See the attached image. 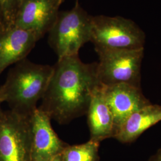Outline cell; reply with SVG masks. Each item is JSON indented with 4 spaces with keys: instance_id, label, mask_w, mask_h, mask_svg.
Here are the masks:
<instances>
[{
    "instance_id": "3",
    "label": "cell",
    "mask_w": 161,
    "mask_h": 161,
    "mask_svg": "<svg viewBox=\"0 0 161 161\" xmlns=\"http://www.w3.org/2000/svg\"><path fill=\"white\" fill-rule=\"evenodd\" d=\"M92 16L78 0L71 10L59 12L48 31V43L58 59L79 55L80 48L91 41Z\"/></svg>"
},
{
    "instance_id": "4",
    "label": "cell",
    "mask_w": 161,
    "mask_h": 161,
    "mask_svg": "<svg viewBox=\"0 0 161 161\" xmlns=\"http://www.w3.org/2000/svg\"><path fill=\"white\" fill-rule=\"evenodd\" d=\"M144 32L131 20L120 16H92L91 41L95 50L144 48Z\"/></svg>"
},
{
    "instance_id": "16",
    "label": "cell",
    "mask_w": 161,
    "mask_h": 161,
    "mask_svg": "<svg viewBox=\"0 0 161 161\" xmlns=\"http://www.w3.org/2000/svg\"><path fill=\"white\" fill-rule=\"evenodd\" d=\"M149 161H161V148L158 150L155 155L152 156Z\"/></svg>"
},
{
    "instance_id": "15",
    "label": "cell",
    "mask_w": 161,
    "mask_h": 161,
    "mask_svg": "<svg viewBox=\"0 0 161 161\" xmlns=\"http://www.w3.org/2000/svg\"><path fill=\"white\" fill-rule=\"evenodd\" d=\"M7 29V26L6 22V20L3 12L2 11L1 7L0 6V34L4 32Z\"/></svg>"
},
{
    "instance_id": "12",
    "label": "cell",
    "mask_w": 161,
    "mask_h": 161,
    "mask_svg": "<svg viewBox=\"0 0 161 161\" xmlns=\"http://www.w3.org/2000/svg\"><path fill=\"white\" fill-rule=\"evenodd\" d=\"M161 121V105L150 103L130 115L114 138L122 143H131L147 130Z\"/></svg>"
},
{
    "instance_id": "1",
    "label": "cell",
    "mask_w": 161,
    "mask_h": 161,
    "mask_svg": "<svg viewBox=\"0 0 161 161\" xmlns=\"http://www.w3.org/2000/svg\"><path fill=\"white\" fill-rule=\"evenodd\" d=\"M38 107L60 124L86 115L93 92L100 82L97 63L85 64L79 55L58 59Z\"/></svg>"
},
{
    "instance_id": "9",
    "label": "cell",
    "mask_w": 161,
    "mask_h": 161,
    "mask_svg": "<svg viewBox=\"0 0 161 161\" xmlns=\"http://www.w3.org/2000/svg\"><path fill=\"white\" fill-rule=\"evenodd\" d=\"M102 87L104 97L114 116L115 136L130 115L151 103L144 97L140 87L126 84L102 85Z\"/></svg>"
},
{
    "instance_id": "11",
    "label": "cell",
    "mask_w": 161,
    "mask_h": 161,
    "mask_svg": "<svg viewBox=\"0 0 161 161\" xmlns=\"http://www.w3.org/2000/svg\"><path fill=\"white\" fill-rule=\"evenodd\" d=\"M86 115L90 134V140L100 143L107 138H114V119L101 84L93 92Z\"/></svg>"
},
{
    "instance_id": "18",
    "label": "cell",
    "mask_w": 161,
    "mask_h": 161,
    "mask_svg": "<svg viewBox=\"0 0 161 161\" xmlns=\"http://www.w3.org/2000/svg\"><path fill=\"white\" fill-rule=\"evenodd\" d=\"M2 103V102H1V100H0V113H1V104Z\"/></svg>"
},
{
    "instance_id": "14",
    "label": "cell",
    "mask_w": 161,
    "mask_h": 161,
    "mask_svg": "<svg viewBox=\"0 0 161 161\" xmlns=\"http://www.w3.org/2000/svg\"><path fill=\"white\" fill-rule=\"evenodd\" d=\"M20 0H0V6L3 12L7 28L13 27L17 13Z\"/></svg>"
},
{
    "instance_id": "10",
    "label": "cell",
    "mask_w": 161,
    "mask_h": 161,
    "mask_svg": "<svg viewBox=\"0 0 161 161\" xmlns=\"http://www.w3.org/2000/svg\"><path fill=\"white\" fill-rule=\"evenodd\" d=\"M39 38L34 32L16 26L0 34V75L11 65L26 58Z\"/></svg>"
},
{
    "instance_id": "7",
    "label": "cell",
    "mask_w": 161,
    "mask_h": 161,
    "mask_svg": "<svg viewBox=\"0 0 161 161\" xmlns=\"http://www.w3.org/2000/svg\"><path fill=\"white\" fill-rule=\"evenodd\" d=\"M64 0H20L13 26L31 31L41 39L54 23Z\"/></svg>"
},
{
    "instance_id": "8",
    "label": "cell",
    "mask_w": 161,
    "mask_h": 161,
    "mask_svg": "<svg viewBox=\"0 0 161 161\" xmlns=\"http://www.w3.org/2000/svg\"><path fill=\"white\" fill-rule=\"evenodd\" d=\"M51 120L39 108L31 115V161L49 160L60 155L66 146L53 130Z\"/></svg>"
},
{
    "instance_id": "5",
    "label": "cell",
    "mask_w": 161,
    "mask_h": 161,
    "mask_svg": "<svg viewBox=\"0 0 161 161\" xmlns=\"http://www.w3.org/2000/svg\"><path fill=\"white\" fill-rule=\"evenodd\" d=\"M97 75L100 84H126L140 87L144 48L97 50Z\"/></svg>"
},
{
    "instance_id": "13",
    "label": "cell",
    "mask_w": 161,
    "mask_h": 161,
    "mask_svg": "<svg viewBox=\"0 0 161 161\" xmlns=\"http://www.w3.org/2000/svg\"><path fill=\"white\" fill-rule=\"evenodd\" d=\"M100 143L90 140L86 143L68 145L61 153L62 161H99Z\"/></svg>"
},
{
    "instance_id": "2",
    "label": "cell",
    "mask_w": 161,
    "mask_h": 161,
    "mask_svg": "<svg viewBox=\"0 0 161 161\" xmlns=\"http://www.w3.org/2000/svg\"><path fill=\"white\" fill-rule=\"evenodd\" d=\"M53 66L35 64L25 58L14 64L0 86V100L18 114L31 116L43 97Z\"/></svg>"
},
{
    "instance_id": "17",
    "label": "cell",
    "mask_w": 161,
    "mask_h": 161,
    "mask_svg": "<svg viewBox=\"0 0 161 161\" xmlns=\"http://www.w3.org/2000/svg\"><path fill=\"white\" fill-rule=\"evenodd\" d=\"M46 161H62V158H61V153L58 155L56 156L52 159L47 160Z\"/></svg>"
},
{
    "instance_id": "6",
    "label": "cell",
    "mask_w": 161,
    "mask_h": 161,
    "mask_svg": "<svg viewBox=\"0 0 161 161\" xmlns=\"http://www.w3.org/2000/svg\"><path fill=\"white\" fill-rule=\"evenodd\" d=\"M31 116L0 113V161H31Z\"/></svg>"
}]
</instances>
